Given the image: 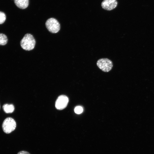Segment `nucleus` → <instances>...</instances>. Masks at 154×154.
Listing matches in <instances>:
<instances>
[{"mask_svg":"<svg viewBox=\"0 0 154 154\" xmlns=\"http://www.w3.org/2000/svg\"><path fill=\"white\" fill-rule=\"evenodd\" d=\"M14 1L18 7L22 9L27 8L29 5V0H14Z\"/></svg>","mask_w":154,"mask_h":154,"instance_id":"obj_7","label":"nucleus"},{"mask_svg":"<svg viewBox=\"0 0 154 154\" xmlns=\"http://www.w3.org/2000/svg\"><path fill=\"white\" fill-rule=\"evenodd\" d=\"M74 111L76 114H80L83 112V109L82 107L80 106H77L75 107Z\"/></svg>","mask_w":154,"mask_h":154,"instance_id":"obj_11","label":"nucleus"},{"mask_svg":"<svg viewBox=\"0 0 154 154\" xmlns=\"http://www.w3.org/2000/svg\"><path fill=\"white\" fill-rule=\"evenodd\" d=\"M116 0H104L101 3L102 7L107 10H111L115 8L117 5Z\"/></svg>","mask_w":154,"mask_h":154,"instance_id":"obj_6","label":"nucleus"},{"mask_svg":"<svg viewBox=\"0 0 154 154\" xmlns=\"http://www.w3.org/2000/svg\"><path fill=\"white\" fill-rule=\"evenodd\" d=\"M3 108L5 112L7 113H12L15 109L14 106L12 104H4L3 106Z\"/></svg>","mask_w":154,"mask_h":154,"instance_id":"obj_8","label":"nucleus"},{"mask_svg":"<svg viewBox=\"0 0 154 154\" xmlns=\"http://www.w3.org/2000/svg\"><path fill=\"white\" fill-rule=\"evenodd\" d=\"M6 16L5 13L1 11H0V24L3 23L5 21Z\"/></svg>","mask_w":154,"mask_h":154,"instance_id":"obj_10","label":"nucleus"},{"mask_svg":"<svg viewBox=\"0 0 154 154\" xmlns=\"http://www.w3.org/2000/svg\"><path fill=\"white\" fill-rule=\"evenodd\" d=\"M8 41L7 37L6 35L0 33V45H4L7 44Z\"/></svg>","mask_w":154,"mask_h":154,"instance_id":"obj_9","label":"nucleus"},{"mask_svg":"<svg viewBox=\"0 0 154 154\" xmlns=\"http://www.w3.org/2000/svg\"><path fill=\"white\" fill-rule=\"evenodd\" d=\"M36 41L34 37L30 34H25L20 42L21 47L26 50H31L34 48Z\"/></svg>","mask_w":154,"mask_h":154,"instance_id":"obj_1","label":"nucleus"},{"mask_svg":"<svg viewBox=\"0 0 154 154\" xmlns=\"http://www.w3.org/2000/svg\"><path fill=\"white\" fill-rule=\"evenodd\" d=\"M16 126L15 121L13 118L8 117L3 121L2 128L3 131L7 134L10 133L15 130Z\"/></svg>","mask_w":154,"mask_h":154,"instance_id":"obj_2","label":"nucleus"},{"mask_svg":"<svg viewBox=\"0 0 154 154\" xmlns=\"http://www.w3.org/2000/svg\"><path fill=\"white\" fill-rule=\"evenodd\" d=\"M17 154H30L29 152L25 151H22L19 152Z\"/></svg>","mask_w":154,"mask_h":154,"instance_id":"obj_12","label":"nucleus"},{"mask_svg":"<svg viewBox=\"0 0 154 154\" xmlns=\"http://www.w3.org/2000/svg\"><path fill=\"white\" fill-rule=\"evenodd\" d=\"M98 67L104 72H108L112 68L113 64L112 61L108 58H102L97 62Z\"/></svg>","mask_w":154,"mask_h":154,"instance_id":"obj_4","label":"nucleus"},{"mask_svg":"<svg viewBox=\"0 0 154 154\" xmlns=\"http://www.w3.org/2000/svg\"><path fill=\"white\" fill-rule=\"evenodd\" d=\"M69 100L68 97L64 95L59 96L55 102V107L58 110H62L67 106Z\"/></svg>","mask_w":154,"mask_h":154,"instance_id":"obj_5","label":"nucleus"},{"mask_svg":"<svg viewBox=\"0 0 154 154\" xmlns=\"http://www.w3.org/2000/svg\"></svg>","mask_w":154,"mask_h":154,"instance_id":"obj_13","label":"nucleus"},{"mask_svg":"<svg viewBox=\"0 0 154 154\" xmlns=\"http://www.w3.org/2000/svg\"><path fill=\"white\" fill-rule=\"evenodd\" d=\"M45 25L48 30L52 33H56L60 29L59 23L56 19L53 18L48 19L46 22Z\"/></svg>","mask_w":154,"mask_h":154,"instance_id":"obj_3","label":"nucleus"}]
</instances>
